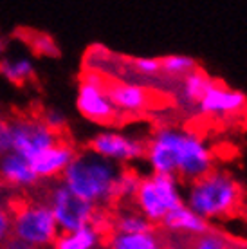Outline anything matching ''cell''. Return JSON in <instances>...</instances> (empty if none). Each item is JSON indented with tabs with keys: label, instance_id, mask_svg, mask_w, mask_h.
<instances>
[{
	"label": "cell",
	"instance_id": "6da1fadb",
	"mask_svg": "<svg viewBox=\"0 0 247 249\" xmlns=\"http://www.w3.org/2000/svg\"><path fill=\"white\" fill-rule=\"evenodd\" d=\"M118 162L96 156L90 150L78 152L62 175V182L96 208L110 210L114 206V188L119 175Z\"/></svg>",
	"mask_w": 247,
	"mask_h": 249
},
{
	"label": "cell",
	"instance_id": "7a4b0ae2",
	"mask_svg": "<svg viewBox=\"0 0 247 249\" xmlns=\"http://www.w3.org/2000/svg\"><path fill=\"white\" fill-rule=\"evenodd\" d=\"M244 190L240 182L226 170H211L200 179L190 182L188 208L213 222L229 213L242 210Z\"/></svg>",
	"mask_w": 247,
	"mask_h": 249
},
{
	"label": "cell",
	"instance_id": "3957f363",
	"mask_svg": "<svg viewBox=\"0 0 247 249\" xmlns=\"http://www.w3.org/2000/svg\"><path fill=\"white\" fill-rule=\"evenodd\" d=\"M11 212L13 237L38 249H51L58 237V226L43 199L20 195L7 200Z\"/></svg>",
	"mask_w": 247,
	"mask_h": 249
},
{
	"label": "cell",
	"instance_id": "277c9868",
	"mask_svg": "<svg viewBox=\"0 0 247 249\" xmlns=\"http://www.w3.org/2000/svg\"><path fill=\"white\" fill-rule=\"evenodd\" d=\"M182 204L179 179L168 174H152L142 177L134 197V206L152 224L161 222L162 217L173 208Z\"/></svg>",
	"mask_w": 247,
	"mask_h": 249
},
{
	"label": "cell",
	"instance_id": "5b68a950",
	"mask_svg": "<svg viewBox=\"0 0 247 249\" xmlns=\"http://www.w3.org/2000/svg\"><path fill=\"white\" fill-rule=\"evenodd\" d=\"M4 130L9 139V150L31 161L40 152L49 148L58 139L67 136H58L43 123L36 114H17L4 121Z\"/></svg>",
	"mask_w": 247,
	"mask_h": 249
},
{
	"label": "cell",
	"instance_id": "8992f818",
	"mask_svg": "<svg viewBox=\"0 0 247 249\" xmlns=\"http://www.w3.org/2000/svg\"><path fill=\"white\" fill-rule=\"evenodd\" d=\"M78 110L83 118L99 124H112L123 121L124 116L114 107L106 92V78L83 71L78 83V98H76Z\"/></svg>",
	"mask_w": 247,
	"mask_h": 249
},
{
	"label": "cell",
	"instance_id": "52a82bcc",
	"mask_svg": "<svg viewBox=\"0 0 247 249\" xmlns=\"http://www.w3.org/2000/svg\"><path fill=\"white\" fill-rule=\"evenodd\" d=\"M42 199L49 206L60 233L74 231L83 228V226L92 224L94 217L98 213L96 206L80 199L63 182L49 184L47 192H45V197H42Z\"/></svg>",
	"mask_w": 247,
	"mask_h": 249
},
{
	"label": "cell",
	"instance_id": "ba28073f",
	"mask_svg": "<svg viewBox=\"0 0 247 249\" xmlns=\"http://www.w3.org/2000/svg\"><path fill=\"white\" fill-rule=\"evenodd\" d=\"M106 92L114 107L126 119L134 114H142L157 107L159 100L168 101L164 94L150 89L148 85L136 83V81L132 83V81L116 80V78H106Z\"/></svg>",
	"mask_w": 247,
	"mask_h": 249
},
{
	"label": "cell",
	"instance_id": "9c48e42d",
	"mask_svg": "<svg viewBox=\"0 0 247 249\" xmlns=\"http://www.w3.org/2000/svg\"><path fill=\"white\" fill-rule=\"evenodd\" d=\"M87 150L119 164V162H130L141 159L146 154V143L141 139L126 136V134H121V132L106 130L96 134L88 141Z\"/></svg>",
	"mask_w": 247,
	"mask_h": 249
},
{
	"label": "cell",
	"instance_id": "30bf717a",
	"mask_svg": "<svg viewBox=\"0 0 247 249\" xmlns=\"http://www.w3.org/2000/svg\"><path fill=\"white\" fill-rule=\"evenodd\" d=\"M182 137L184 130L173 126H161L154 132V136L146 143V154H144L154 168V174L175 175Z\"/></svg>",
	"mask_w": 247,
	"mask_h": 249
},
{
	"label": "cell",
	"instance_id": "8fae6325",
	"mask_svg": "<svg viewBox=\"0 0 247 249\" xmlns=\"http://www.w3.org/2000/svg\"><path fill=\"white\" fill-rule=\"evenodd\" d=\"M211 170H213V152L210 150V146L198 136L184 132L179 150V159H177L175 177L179 181L193 182Z\"/></svg>",
	"mask_w": 247,
	"mask_h": 249
},
{
	"label": "cell",
	"instance_id": "7c38bea8",
	"mask_svg": "<svg viewBox=\"0 0 247 249\" xmlns=\"http://www.w3.org/2000/svg\"><path fill=\"white\" fill-rule=\"evenodd\" d=\"M76 154H78V150L74 144L71 143L67 137H62L54 144H51L49 148L40 152L36 157H33V170L38 179L54 181L58 177H62L63 172L76 157Z\"/></svg>",
	"mask_w": 247,
	"mask_h": 249
},
{
	"label": "cell",
	"instance_id": "4fadbf2b",
	"mask_svg": "<svg viewBox=\"0 0 247 249\" xmlns=\"http://www.w3.org/2000/svg\"><path fill=\"white\" fill-rule=\"evenodd\" d=\"M247 105V96L240 90L224 85L222 81L213 80L210 87L206 89L204 96L198 101V108L210 116H228L244 110Z\"/></svg>",
	"mask_w": 247,
	"mask_h": 249
},
{
	"label": "cell",
	"instance_id": "5bb4252c",
	"mask_svg": "<svg viewBox=\"0 0 247 249\" xmlns=\"http://www.w3.org/2000/svg\"><path fill=\"white\" fill-rule=\"evenodd\" d=\"M38 179L29 159L7 152L0 156V188L13 192H27L38 184Z\"/></svg>",
	"mask_w": 247,
	"mask_h": 249
},
{
	"label": "cell",
	"instance_id": "9a60e30c",
	"mask_svg": "<svg viewBox=\"0 0 247 249\" xmlns=\"http://www.w3.org/2000/svg\"><path fill=\"white\" fill-rule=\"evenodd\" d=\"M159 224L162 226L164 231L175 233V235H200L211 230L210 222L197 215L193 210H190L184 202L173 208L172 212H168Z\"/></svg>",
	"mask_w": 247,
	"mask_h": 249
},
{
	"label": "cell",
	"instance_id": "2e32d148",
	"mask_svg": "<svg viewBox=\"0 0 247 249\" xmlns=\"http://www.w3.org/2000/svg\"><path fill=\"white\" fill-rule=\"evenodd\" d=\"M110 226L116 233H148L155 230V224L137 210L134 202L110 208Z\"/></svg>",
	"mask_w": 247,
	"mask_h": 249
},
{
	"label": "cell",
	"instance_id": "e0dca14e",
	"mask_svg": "<svg viewBox=\"0 0 247 249\" xmlns=\"http://www.w3.org/2000/svg\"><path fill=\"white\" fill-rule=\"evenodd\" d=\"M103 246H105L103 231L94 224H88L80 230L58 233L51 249H101Z\"/></svg>",
	"mask_w": 247,
	"mask_h": 249
},
{
	"label": "cell",
	"instance_id": "ac0fdd59",
	"mask_svg": "<svg viewBox=\"0 0 247 249\" xmlns=\"http://www.w3.org/2000/svg\"><path fill=\"white\" fill-rule=\"evenodd\" d=\"M105 249H164L162 237L157 231L148 233H116L110 231L105 238Z\"/></svg>",
	"mask_w": 247,
	"mask_h": 249
},
{
	"label": "cell",
	"instance_id": "d6986e66",
	"mask_svg": "<svg viewBox=\"0 0 247 249\" xmlns=\"http://www.w3.org/2000/svg\"><path fill=\"white\" fill-rule=\"evenodd\" d=\"M211 81H213V78H210L202 69L197 67L195 71H192V72H188L186 76L179 78L177 96L184 103H188V105H198V101L204 96L206 89L210 87Z\"/></svg>",
	"mask_w": 247,
	"mask_h": 249
},
{
	"label": "cell",
	"instance_id": "ffe728a7",
	"mask_svg": "<svg viewBox=\"0 0 247 249\" xmlns=\"http://www.w3.org/2000/svg\"><path fill=\"white\" fill-rule=\"evenodd\" d=\"M0 74L13 85H25L35 80V65L25 56L0 58Z\"/></svg>",
	"mask_w": 247,
	"mask_h": 249
},
{
	"label": "cell",
	"instance_id": "44dd1931",
	"mask_svg": "<svg viewBox=\"0 0 247 249\" xmlns=\"http://www.w3.org/2000/svg\"><path fill=\"white\" fill-rule=\"evenodd\" d=\"M210 224L213 230L222 233L224 237L233 244H247V212H244V210H236L226 217L216 218Z\"/></svg>",
	"mask_w": 247,
	"mask_h": 249
},
{
	"label": "cell",
	"instance_id": "7402d4cb",
	"mask_svg": "<svg viewBox=\"0 0 247 249\" xmlns=\"http://www.w3.org/2000/svg\"><path fill=\"white\" fill-rule=\"evenodd\" d=\"M20 36L27 44V47L35 54H38V56H45V58L60 56V47H58L54 38L51 36V35H47V33L24 29V31H20Z\"/></svg>",
	"mask_w": 247,
	"mask_h": 249
},
{
	"label": "cell",
	"instance_id": "603a6c76",
	"mask_svg": "<svg viewBox=\"0 0 247 249\" xmlns=\"http://www.w3.org/2000/svg\"><path fill=\"white\" fill-rule=\"evenodd\" d=\"M159 60H161L162 72L175 78V80H179V78H182V76H186L188 72H192L198 67L197 62L192 56H186V54H170V56L159 58Z\"/></svg>",
	"mask_w": 247,
	"mask_h": 249
},
{
	"label": "cell",
	"instance_id": "cb8c5ba5",
	"mask_svg": "<svg viewBox=\"0 0 247 249\" xmlns=\"http://www.w3.org/2000/svg\"><path fill=\"white\" fill-rule=\"evenodd\" d=\"M40 119L43 123L49 126L51 130L56 132L58 136H65V130H67V118L62 110H58L54 107H47V108H42L38 112Z\"/></svg>",
	"mask_w": 247,
	"mask_h": 249
},
{
	"label": "cell",
	"instance_id": "d4e9b609",
	"mask_svg": "<svg viewBox=\"0 0 247 249\" xmlns=\"http://www.w3.org/2000/svg\"><path fill=\"white\" fill-rule=\"evenodd\" d=\"M13 237V220L7 204H0V248Z\"/></svg>",
	"mask_w": 247,
	"mask_h": 249
},
{
	"label": "cell",
	"instance_id": "484cf974",
	"mask_svg": "<svg viewBox=\"0 0 247 249\" xmlns=\"http://www.w3.org/2000/svg\"><path fill=\"white\" fill-rule=\"evenodd\" d=\"M0 249H38V248H33L29 244H25V242H22V240H18V238L11 237Z\"/></svg>",
	"mask_w": 247,
	"mask_h": 249
},
{
	"label": "cell",
	"instance_id": "4316f807",
	"mask_svg": "<svg viewBox=\"0 0 247 249\" xmlns=\"http://www.w3.org/2000/svg\"><path fill=\"white\" fill-rule=\"evenodd\" d=\"M6 47H7V40L4 36H0V58L6 53Z\"/></svg>",
	"mask_w": 247,
	"mask_h": 249
},
{
	"label": "cell",
	"instance_id": "83f0119b",
	"mask_svg": "<svg viewBox=\"0 0 247 249\" xmlns=\"http://www.w3.org/2000/svg\"><path fill=\"white\" fill-rule=\"evenodd\" d=\"M4 121H6V119L2 118V114H0V128H2V124H4Z\"/></svg>",
	"mask_w": 247,
	"mask_h": 249
},
{
	"label": "cell",
	"instance_id": "f1b7e54d",
	"mask_svg": "<svg viewBox=\"0 0 247 249\" xmlns=\"http://www.w3.org/2000/svg\"><path fill=\"white\" fill-rule=\"evenodd\" d=\"M0 190H2V188H0ZM0 204H2V202H0Z\"/></svg>",
	"mask_w": 247,
	"mask_h": 249
}]
</instances>
